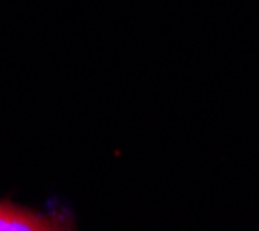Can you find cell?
<instances>
[{"mask_svg": "<svg viewBox=\"0 0 259 231\" xmlns=\"http://www.w3.org/2000/svg\"><path fill=\"white\" fill-rule=\"evenodd\" d=\"M74 229L70 220L56 213H42L30 206L0 199V231H65Z\"/></svg>", "mask_w": 259, "mask_h": 231, "instance_id": "obj_1", "label": "cell"}]
</instances>
